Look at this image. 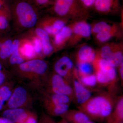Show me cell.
<instances>
[{"label":"cell","mask_w":123,"mask_h":123,"mask_svg":"<svg viewBox=\"0 0 123 123\" xmlns=\"http://www.w3.org/2000/svg\"><path fill=\"white\" fill-rule=\"evenodd\" d=\"M115 101L111 94L104 93L91 97L78 108L92 120L103 121L107 120L112 113Z\"/></svg>","instance_id":"cell-1"},{"label":"cell","mask_w":123,"mask_h":123,"mask_svg":"<svg viewBox=\"0 0 123 123\" xmlns=\"http://www.w3.org/2000/svg\"><path fill=\"white\" fill-rule=\"evenodd\" d=\"M87 8L80 0H56L54 6L55 12L62 17L84 16L87 13Z\"/></svg>","instance_id":"cell-2"},{"label":"cell","mask_w":123,"mask_h":123,"mask_svg":"<svg viewBox=\"0 0 123 123\" xmlns=\"http://www.w3.org/2000/svg\"><path fill=\"white\" fill-rule=\"evenodd\" d=\"M16 12L20 23L22 26L31 28L36 24L37 16L33 7L26 2L18 4L16 7Z\"/></svg>","instance_id":"cell-3"},{"label":"cell","mask_w":123,"mask_h":123,"mask_svg":"<svg viewBox=\"0 0 123 123\" xmlns=\"http://www.w3.org/2000/svg\"><path fill=\"white\" fill-rule=\"evenodd\" d=\"M50 84L52 93L68 95L73 99L75 98L73 89L69 82L58 74L55 73L52 76Z\"/></svg>","instance_id":"cell-4"},{"label":"cell","mask_w":123,"mask_h":123,"mask_svg":"<svg viewBox=\"0 0 123 123\" xmlns=\"http://www.w3.org/2000/svg\"><path fill=\"white\" fill-rule=\"evenodd\" d=\"M28 94L25 89L21 86L17 87L12 92L4 110L8 108H23L26 102Z\"/></svg>","instance_id":"cell-5"},{"label":"cell","mask_w":123,"mask_h":123,"mask_svg":"<svg viewBox=\"0 0 123 123\" xmlns=\"http://www.w3.org/2000/svg\"><path fill=\"white\" fill-rule=\"evenodd\" d=\"M74 63L67 56H64L57 61L54 66L56 74L69 81L73 77Z\"/></svg>","instance_id":"cell-6"},{"label":"cell","mask_w":123,"mask_h":123,"mask_svg":"<svg viewBox=\"0 0 123 123\" xmlns=\"http://www.w3.org/2000/svg\"><path fill=\"white\" fill-rule=\"evenodd\" d=\"M93 6L97 12L104 14L116 13L121 9L119 0H96Z\"/></svg>","instance_id":"cell-7"},{"label":"cell","mask_w":123,"mask_h":123,"mask_svg":"<svg viewBox=\"0 0 123 123\" xmlns=\"http://www.w3.org/2000/svg\"><path fill=\"white\" fill-rule=\"evenodd\" d=\"M31 112L23 108H8L2 111L1 117L10 123H21Z\"/></svg>","instance_id":"cell-8"},{"label":"cell","mask_w":123,"mask_h":123,"mask_svg":"<svg viewBox=\"0 0 123 123\" xmlns=\"http://www.w3.org/2000/svg\"><path fill=\"white\" fill-rule=\"evenodd\" d=\"M19 68L24 72L34 73L42 75L46 72L48 65L43 61L34 60L23 62L20 65Z\"/></svg>","instance_id":"cell-9"},{"label":"cell","mask_w":123,"mask_h":123,"mask_svg":"<svg viewBox=\"0 0 123 123\" xmlns=\"http://www.w3.org/2000/svg\"><path fill=\"white\" fill-rule=\"evenodd\" d=\"M73 89L77 102L80 105L85 103L92 97V94L88 88L73 76Z\"/></svg>","instance_id":"cell-10"},{"label":"cell","mask_w":123,"mask_h":123,"mask_svg":"<svg viewBox=\"0 0 123 123\" xmlns=\"http://www.w3.org/2000/svg\"><path fill=\"white\" fill-rule=\"evenodd\" d=\"M98 83L102 85L107 86L114 84L117 79V72L116 68L112 67L105 71L94 70Z\"/></svg>","instance_id":"cell-11"},{"label":"cell","mask_w":123,"mask_h":123,"mask_svg":"<svg viewBox=\"0 0 123 123\" xmlns=\"http://www.w3.org/2000/svg\"><path fill=\"white\" fill-rule=\"evenodd\" d=\"M72 27L73 35H74L77 38H89L92 33V27L89 23L85 21L75 23Z\"/></svg>","instance_id":"cell-12"},{"label":"cell","mask_w":123,"mask_h":123,"mask_svg":"<svg viewBox=\"0 0 123 123\" xmlns=\"http://www.w3.org/2000/svg\"><path fill=\"white\" fill-rule=\"evenodd\" d=\"M97 53L94 49L89 45L82 46L77 55V62H83L92 63L96 58Z\"/></svg>","instance_id":"cell-13"},{"label":"cell","mask_w":123,"mask_h":123,"mask_svg":"<svg viewBox=\"0 0 123 123\" xmlns=\"http://www.w3.org/2000/svg\"><path fill=\"white\" fill-rule=\"evenodd\" d=\"M62 118L68 123H84L91 120L87 115L79 110H69Z\"/></svg>","instance_id":"cell-14"},{"label":"cell","mask_w":123,"mask_h":123,"mask_svg":"<svg viewBox=\"0 0 123 123\" xmlns=\"http://www.w3.org/2000/svg\"><path fill=\"white\" fill-rule=\"evenodd\" d=\"M107 123H118L123 122V98L121 96L116 104L114 111L107 119Z\"/></svg>","instance_id":"cell-15"},{"label":"cell","mask_w":123,"mask_h":123,"mask_svg":"<svg viewBox=\"0 0 123 123\" xmlns=\"http://www.w3.org/2000/svg\"><path fill=\"white\" fill-rule=\"evenodd\" d=\"M44 107L49 115L62 117L69 110V104H52L44 103Z\"/></svg>","instance_id":"cell-16"},{"label":"cell","mask_w":123,"mask_h":123,"mask_svg":"<svg viewBox=\"0 0 123 123\" xmlns=\"http://www.w3.org/2000/svg\"><path fill=\"white\" fill-rule=\"evenodd\" d=\"M36 34L41 38L44 55H50L53 51V48L50 43V38L48 33L43 29L38 28L36 30Z\"/></svg>","instance_id":"cell-17"},{"label":"cell","mask_w":123,"mask_h":123,"mask_svg":"<svg viewBox=\"0 0 123 123\" xmlns=\"http://www.w3.org/2000/svg\"><path fill=\"white\" fill-rule=\"evenodd\" d=\"M118 46L112 52L107 60L114 68L118 67L123 63V55L122 48Z\"/></svg>","instance_id":"cell-18"},{"label":"cell","mask_w":123,"mask_h":123,"mask_svg":"<svg viewBox=\"0 0 123 123\" xmlns=\"http://www.w3.org/2000/svg\"><path fill=\"white\" fill-rule=\"evenodd\" d=\"M73 99L68 95L52 93L47 98L44 103L52 104H70Z\"/></svg>","instance_id":"cell-19"},{"label":"cell","mask_w":123,"mask_h":123,"mask_svg":"<svg viewBox=\"0 0 123 123\" xmlns=\"http://www.w3.org/2000/svg\"><path fill=\"white\" fill-rule=\"evenodd\" d=\"M12 93L11 88L6 83L0 86V112L4 110Z\"/></svg>","instance_id":"cell-20"},{"label":"cell","mask_w":123,"mask_h":123,"mask_svg":"<svg viewBox=\"0 0 123 123\" xmlns=\"http://www.w3.org/2000/svg\"><path fill=\"white\" fill-rule=\"evenodd\" d=\"M77 68L74 69L73 73L78 76L93 74L94 69L92 63L83 62H77Z\"/></svg>","instance_id":"cell-21"},{"label":"cell","mask_w":123,"mask_h":123,"mask_svg":"<svg viewBox=\"0 0 123 123\" xmlns=\"http://www.w3.org/2000/svg\"><path fill=\"white\" fill-rule=\"evenodd\" d=\"M72 35V27L65 26L56 35L55 40V43L57 45L61 44L70 39Z\"/></svg>","instance_id":"cell-22"},{"label":"cell","mask_w":123,"mask_h":123,"mask_svg":"<svg viewBox=\"0 0 123 123\" xmlns=\"http://www.w3.org/2000/svg\"><path fill=\"white\" fill-rule=\"evenodd\" d=\"M73 76L86 88L94 87L98 84L97 77L95 74L85 76H78L73 74Z\"/></svg>","instance_id":"cell-23"},{"label":"cell","mask_w":123,"mask_h":123,"mask_svg":"<svg viewBox=\"0 0 123 123\" xmlns=\"http://www.w3.org/2000/svg\"><path fill=\"white\" fill-rule=\"evenodd\" d=\"M116 26L108 24L106 22L101 21L98 22L92 27V33L96 34L100 32L104 31H118Z\"/></svg>","instance_id":"cell-24"},{"label":"cell","mask_w":123,"mask_h":123,"mask_svg":"<svg viewBox=\"0 0 123 123\" xmlns=\"http://www.w3.org/2000/svg\"><path fill=\"white\" fill-rule=\"evenodd\" d=\"M11 40L8 39L2 42L0 48V60H4L11 55V48L12 44Z\"/></svg>","instance_id":"cell-25"},{"label":"cell","mask_w":123,"mask_h":123,"mask_svg":"<svg viewBox=\"0 0 123 123\" xmlns=\"http://www.w3.org/2000/svg\"><path fill=\"white\" fill-rule=\"evenodd\" d=\"M118 46L115 44L105 45L101 48L99 53H97V55L101 58L107 60Z\"/></svg>","instance_id":"cell-26"},{"label":"cell","mask_w":123,"mask_h":123,"mask_svg":"<svg viewBox=\"0 0 123 123\" xmlns=\"http://www.w3.org/2000/svg\"><path fill=\"white\" fill-rule=\"evenodd\" d=\"M118 31L100 32L96 34V37L97 40L99 42L105 43L116 35Z\"/></svg>","instance_id":"cell-27"},{"label":"cell","mask_w":123,"mask_h":123,"mask_svg":"<svg viewBox=\"0 0 123 123\" xmlns=\"http://www.w3.org/2000/svg\"><path fill=\"white\" fill-rule=\"evenodd\" d=\"M34 47L29 44H26L21 49L22 53L28 58H31L34 57L35 53Z\"/></svg>","instance_id":"cell-28"},{"label":"cell","mask_w":123,"mask_h":123,"mask_svg":"<svg viewBox=\"0 0 123 123\" xmlns=\"http://www.w3.org/2000/svg\"><path fill=\"white\" fill-rule=\"evenodd\" d=\"M24 62V60L19 53H13L11 55L10 58V62L12 65L21 64Z\"/></svg>","instance_id":"cell-29"},{"label":"cell","mask_w":123,"mask_h":123,"mask_svg":"<svg viewBox=\"0 0 123 123\" xmlns=\"http://www.w3.org/2000/svg\"><path fill=\"white\" fill-rule=\"evenodd\" d=\"M37 115L33 112H30V114L23 122L21 123H38Z\"/></svg>","instance_id":"cell-30"},{"label":"cell","mask_w":123,"mask_h":123,"mask_svg":"<svg viewBox=\"0 0 123 123\" xmlns=\"http://www.w3.org/2000/svg\"><path fill=\"white\" fill-rule=\"evenodd\" d=\"M2 11H0V31L4 30L7 28L8 25L6 18L1 14Z\"/></svg>","instance_id":"cell-31"},{"label":"cell","mask_w":123,"mask_h":123,"mask_svg":"<svg viewBox=\"0 0 123 123\" xmlns=\"http://www.w3.org/2000/svg\"><path fill=\"white\" fill-rule=\"evenodd\" d=\"M38 123H56L50 116L43 114L41 116L39 122Z\"/></svg>","instance_id":"cell-32"},{"label":"cell","mask_w":123,"mask_h":123,"mask_svg":"<svg viewBox=\"0 0 123 123\" xmlns=\"http://www.w3.org/2000/svg\"><path fill=\"white\" fill-rule=\"evenodd\" d=\"M42 42L38 38H36L35 39L34 41V49L36 53H39L42 51Z\"/></svg>","instance_id":"cell-33"},{"label":"cell","mask_w":123,"mask_h":123,"mask_svg":"<svg viewBox=\"0 0 123 123\" xmlns=\"http://www.w3.org/2000/svg\"><path fill=\"white\" fill-rule=\"evenodd\" d=\"M19 41L18 40H15L12 43L11 48V55L13 53H18V48Z\"/></svg>","instance_id":"cell-34"},{"label":"cell","mask_w":123,"mask_h":123,"mask_svg":"<svg viewBox=\"0 0 123 123\" xmlns=\"http://www.w3.org/2000/svg\"><path fill=\"white\" fill-rule=\"evenodd\" d=\"M95 0H80L82 4L86 8L93 6Z\"/></svg>","instance_id":"cell-35"},{"label":"cell","mask_w":123,"mask_h":123,"mask_svg":"<svg viewBox=\"0 0 123 123\" xmlns=\"http://www.w3.org/2000/svg\"><path fill=\"white\" fill-rule=\"evenodd\" d=\"M119 76L121 83H122V86L123 85V63L119 66Z\"/></svg>","instance_id":"cell-36"},{"label":"cell","mask_w":123,"mask_h":123,"mask_svg":"<svg viewBox=\"0 0 123 123\" xmlns=\"http://www.w3.org/2000/svg\"><path fill=\"white\" fill-rule=\"evenodd\" d=\"M49 0H36L37 2L40 5H43L48 2Z\"/></svg>","instance_id":"cell-37"},{"label":"cell","mask_w":123,"mask_h":123,"mask_svg":"<svg viewBox=\"0 0 123 123\" xmlns=\"http://www.w3.org/2000/svg\"><path fill=\"white\" fill-rule=\"evenodd\" d=\"M4 0H0V11H2V9L4 8Z\"/></svg>","instance_id":"cell-38"},{"label":"cell","mask_w":123,"mask_h":123,"mask_svg":"<svg viewBox=\"0 0 123 123\" xmlns=\"http://www.w3.org/2000/svg\"><path fill=\"white\" fill-rule=\"evenodd\" d=\"M0 123H10L2 117H0Z\"/></svg>","instance_id":"cell-39"},{"label":"cell","mask_w":123,"mask_h":123,"mask_svg":"<svg viewBox=\"0 0 123 123\" xmlns=\"http://www.w3.org/2000/svg\"><path fill=\"white\" fill-rule=\"evenodd\" d=\"M58 123H68L67 121H65L64 119L62 118L61 120L59 121Z\"/></svg>","instance_id":"cell-40"},{"label":"cell","mask_w":123,"mask_h":123,"mask_svg":"<svg viewBox=\"0 0 123 123\" xmlns=\"http://www.w3.org/2000/svg\"><path fill=\"white\" fill-rule=\"evenodd\" d=\"M2 42H1V41L0 40V48L1 46V44H2Z\"/></svg>","instance_id":"cell-41"},{"label":"cell","mask_w":123,"mask_h":123,"mask_svg":"<svg viewBox=\"0 0 123 123\" xmlns=\"http://www.w3.org/2000/svg\"><path fill=\"white\" fill-rule=\"evenodd\" d=\"M123 123V122H120V123Z\"/></svg>","instance_id":"cell-42"}]
</instances>
